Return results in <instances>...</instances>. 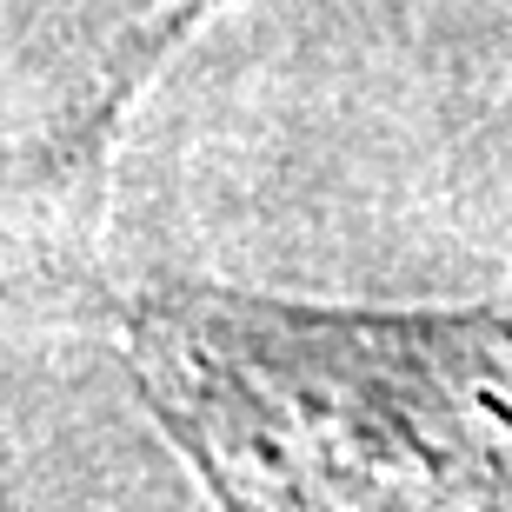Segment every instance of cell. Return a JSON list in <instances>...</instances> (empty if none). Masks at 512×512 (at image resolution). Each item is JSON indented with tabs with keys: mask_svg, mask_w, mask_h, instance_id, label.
Segmentation results:
<instances>
[{
	"mask_svg": "<svg viewBox=\"0 0 512 512\" xmlns=\"http://www.w3.org/2000/svg\"><path fill=\"white\" fill-rule=\"evenodd\" d=\"M127 353L227 512H506L512 326L140 286Z\"/></svg>",
	"mask_w": 512,
	"mask_h": 512,
	"instance_id": "obj_1",
	"label": "cell"
}]
</instances>
